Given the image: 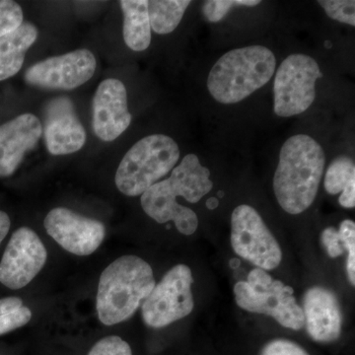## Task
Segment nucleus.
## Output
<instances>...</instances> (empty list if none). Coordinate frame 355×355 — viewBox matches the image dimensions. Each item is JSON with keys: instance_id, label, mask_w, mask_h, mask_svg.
<instances>
[{"instance_id": "1", "label": "nucleus", "mask_w": 355, "mask_h": 355, "mask_svg": "<svg viewBox=\"0 0 355 355\" xmlns=\"http://www.w3.org/2000/svg\"><path fill=\"white\" fill-rule=\"evenodd\" d=\"M210 171L200 164L196 154L184 156L172 170L171 176L154 184L141 195V207L147 216L158 223L174 221L180 233L191 235L197 231L196 212L177 202L183 197L191 203L200 202L214 188Z\"/></svg>"}, {"instance_id": "2", "label": "nucleus", "mask_w": 355, "mask_h": 355, "mask_svg": "<svg viewBox=\"0 0 355 355\" xmlns=\"http://www.w3.org/2000/svg\"><path fill=\"white\" fill-rule=\"evenodd\" d=\"M324 164L323 148L309 135H294L284 142L273 177V191L282 209L296 216L309 209L316 198Z\"/></svg>"}, {"instance_id": "3", "label": "nucleus", "mask_w": 355, "mask_h": 355, "mask_svg": "<svg viewBox=\"0 0 355 355\" xmlns=\"http://www.w3.org/2000/svg\"><path fill=\"white\" fill-rule=\"evenodd\" d=\"M155 286L151 266L137 256H123L105 268L98 286L100 321L114 326L127 321L137 312Z\"/></svg>"}, {"instance_id": "4", "label": "nucleus", "mask_w": 355, "mask_h": 355, "mask_svg": "<svg viewBox=\"0 0 355 355\" xmlns=\"http://www.w3.org/2000/svg\"><path fill=\"white\" fill-rule=\"evenodd\" d=\"M277 60L270 49L249 46L222 55L210 70L207 88L221 104L246 99L272 78Z\"/></svg>"}, {"instance_id": "5", "label": "nucleus", "mask_w": 355, "mask_h": 355, "mask_svg": "<svg viewBox=\"0 0 355 355\" xmlns=\"http://www.w3.org/2000/svg\"><path fill=\"white\" fill-rule=\"evenodd\" d=\"M179 158V146L171 137L164 135L144 137L121 161L114 178L116 188L128 197L141 196L174 169Z\"/></svg>"}, {"instance_id": "6", "label": "nucleus", "mask_w": 355, "mask_h": 355, "mask_svg": "<svg viewBox=\"0 0 355 355\" xmlns=\"http://www.w3.org/2000/svg\"><path fill=\"white\" fill-rule=\"evenodd\" d=\"M235 300L242 309L268 315L284 328L300 331L305 324L302 308L293 296V289L273 279L266 270L256 268L247 282L234 286Z\"/></svg>"}, {"instance_id": "7", "label": "nucleus", "mask_w": 355, "mask_h": 355, "mask_svg": "<svg viewBox=\"0 0 355 355\" xmlns=\"http://www.w3.org/2000/svg\"><path fill=\"white\" fill-rule=\"evenodd\" d=\"M322 72L314 58L293 53L280 64L275 74V113L282 118L304 113L314 102L315 85Z\"/></svg>"}, {"instance_id": "8", "label": "nucleus", "mask_w": 355, "mask_h": 355, "mask_svg": "<svg viewBox=\"0 0 355 355\" xmlns=\"http://www.w3.org/2000/svg\"><path fill=\"white\" fill-rule=\"evenodd\" d=\"M193 284V273L188 266L172 268L142 303L144 323L160 329L189 316L195 307Z\"/></svg>"}, {"instance_id": "9", "label": "nucleus", "mask_w": 355, "mask_h": 355, "mask_svg": "<svg viewBox=\"0 0 355 355\" xmlns=\"http://www.w3.org/2000/svg\"><path fill=\"white\" fill-rule=\"evenodd\" d=\"M231 245L238 256L257 268L272 270L280 265L282 252L254 207L241 205L231 216Z\"/></svg>"}, {"instance_id": "10", "label": "nucleus", "mask_w": 355, "mask_h": 355, "mask_svg": "<svg viewBox=\"0 0 355 355\" xmlns=\"http://www.w3.org/2000/svg\"><path fill=\"white\" fill-rule=\"evenodd\" d=\"M96 67L92 51L77 50L32 65L26 71L25 80L39 88L73 90L92 78Z\"/></svg>"}, {"instance_id": "11", "label": "nucleus", "mask_w": 355, "mask_h": 355, "mask_svg": "<svg viewBox=\"0 0 355 355\" xmlns=\"http://www.w3.org/2000/svg\"><path fill=\"white\" fill-rule=\"evenodd\" d=\"M48 253L37 233L21 227L11 236L0 261V282L21 289L32 282L46 263Z\"/></svg>"}, {"instance_id": "12", "label": "nucleus", "mask_w": 355, "mask_h": 355, "mask_svg": "<svg viewBox=\"0 0 355 355\" xmlns=\"http://www.w3.org/2000/svg\"><path fill=\"white\" fill-rule=\"evenodd\" d=\"M44 226L46 233L65 251L89 256L102 244L106 228L102 222L80 216L65 207L51 209Z\"/></svg>"}, {"instance_id": "13", "label": "nucleus", "mask_w": 355, "mask_h": 355, "mask_svg": "<svg viewBox=\"0 0 355 355\" xmlns=\"http://www.w3.org/2000/svg\"><path fill=\"white\" fill-rule=\"evenodd\" d=\"M44 142L51 155H67L80 150L86 130L79 121L73 103L67 97L51 100L44 108Z\"/></svg>"}, {"instance_id": "14", "label": "nucleus", "mask_w": 355, "mask_h": 355, "mask_svg": "<svg viewBox=\"0 0 355 355\" xmlns=\"http://www.w3.org/2000/svg\"><path fill=\"white\" fill-rule=\"evenodd\" d=\"M132 123L125 86L118 79L103 81L93 98V130L98 139L113 141Z\"/></svg>"}, {"instance_id": "15", "label": "nucleus", "mask_w": 355, "mask_h": 355, "mask_svg": "<svg viewBox=\"0 0 355 355\" xmlns=\"http://www.w3.org/2000/svg\"><path fill=\"white\" fill-rule=\"evenodd\" d=\"M43 133L41 121L33 114H23L0 125V178L11 176L25 154L36 147Z\"/></svg>"}, {"instance_id": "16", "label": "nucleus", "mask_w": 355, "mask_h": 355, "mask_svg": "<svg viewBox=\"0 0 355 355\" xmlns=\"http://www.w3.org/2000/svg\"><path fill=\"white\" fill-rule=\"evenodd\" d=\"M302 310L308 334L315 342H335L342 335V308L330 289L320 286L308 289Z\"/></svg>"}, {"instance_id": "17", "label": "nucleus", "mask_w": 355, "mask_h": 355, "mask_svg": "<svg viewBox=\"0 0 355 355\" xmlns=\"http://www.w3.org/2000/svg\"><path fill=\"white\" fill-rule=\"evenodd\" d=\"M37 38L38 29L30 22H23L0 38V81L6 80L20 71L26 53Z\"/></svg>"}, {"instance_id": "18", "label": "nucleus", "mask_w": 355, "mask_h": 355, "mask_svg": "<svg viewBox=\"0 0 355 355\" xmlns=\"http://www.w3.org/2000/svg\"><path fill=\"white\" fill-rule=\"evenodd\" d=\"M123 40L130 50L144 51L151 43V27L146 0H121Z\"/></svg>"}, {"instance_id": "19", "label": "nucleus", "mask_w": 355, "mask_h": 355, "mask_svg": "<svg viewBox=\"0 0 355 355\" xmlns=\"http://www.w3.org/2000/svg\"><path fill=\"white\" fill-rule=\"evenodd\" d=\"M190 0H151L148 1L149 22L151 29L160 35L170 34L181 22Z\"/></svg>"}, {"instance_id": "20", "label": "nucleus", "mask_w": 355, "mask_h": 355, "mask_svg": "<svg viewBox=\"0 0 355 355\" xmlns=\"http://www.w3.org/2000/svg\"><path fill=\"white\" fill-rule=\"evenodd\" d=\"M355 184V165L349 156L336 157L324 177V189L330 195L343 193L350 184Z\"/></svg>"}, {"instance_id": "21", "label": "nucleus", "mask_w": 355, "mask_h": 355, "mask_svg": "<svg viewBox=\"0 0 355 355\" xmlns=\"http://www.w3.org/2000/svg\"><path fill=\"white\" fill-rule=\"evenodd\" d=\"M31 318V310L23 306L20 298L0 299V336L25 326Z\"/></svg>"}, {"instance_id": "22", "label": "nucleus", "mask_w": 355, "mask_h": 355, "mask_svg": "<svg viewBox=\"0 0 355 355\" xmlns=\"http://www.w3.org/2000/svg\"><path fill=\"white\" fill-rule=\"evenodd\" d=\"M259 0H209L202 6V14L209 22H219L235 6H257Z\"/></svg>"}, {"instance_id": "23", "label": "nucleus", "mask_w": 355, "mask_h": 355, "mask_svg": "<svg viewBox=\"0 0 355 355\" xmlns=\"http://www.w3.org/2000/svg\"><path fill=\"white\" fill-rule=\"evenodd\" d=\"M340 244L347 251V272L350 284L355 286V223L350 219H345L338 229Z\"/></svg>"}, {"instance_id": "24", "label": "nucleus", "mask_w": 355, "mask_h": 355, "mask_svg": "<svg viewBox=\"0 0 355 355\" xmlns=\"http://www.w3.org/2000/svg\"><path fill=\"white\" fill-rule=\"evenodd\" d=\"M331 19L355 26V2L354 0H321L318 1Z\"/></svg>"}, {"instance_id": "25", "label": "nucleus", "mask_w": 355, "mask_h": 355, "mask_svg": "<svg viewBox=\"0 0 355 355\" xmlns=\"http://www.w3.org/2000/svg\"><path fill=\"white\" fill-rule=\"evenodd\" d=\"M23 10L17 2L0 0V38L19 27L24 21Z\"/></svg>"}, {"instance_id": "26", "label": "nucleus", "mask_w": 355, "mask_h": 355, "mask_svg": "<svg viewBox=\"0 0 355 355\" xmlns=\"http://www.w3.org/2000/svg\"><path fill=\"white\" fill-rule=\"evenodd\" d=\"M88 355H132L130 345L118 336H110L95 343Z\"/></svg>"}, {"instance_id": "27", "label": "nucleus", "mask_w": 355, "mask_h": 355, "mask_svg": "<svg viewBox=\"0 0 355 355\" xmlns=\"http://www.w3.org/2000/svg\"><path fill=\"white\" fill-rule=\"evenodd\" d=\"M260 355H309L298 343L284 338H277L266 343Z\"/></svg>"}, {"instance_id": "28", "label": "nucleus", "mask_w": 355, "mask_h": 355, "mask_svg": "<svg viewBox=\"0 0 355 355\" xmlns=\"http://www.w3.org/2000/svg\"><path fill=\"white\" fill-rule=\"evenodd\" d=\"M322 243L326 248L327 253L331 258H338L345 253L340 244V235L338 231L335 227H328L324 229L321 236Z\"/></svg>"}, {"instance_id": "29", "label": "nucleus", "mask_w": 355, "mask_h": 355, "mask_svg": "<svg viewBox=\"0 0 355 355\" xmlns=\"http://www.w3.org/2000/svg\"><path fill=\"white\" fill-rule=\"evenodd\" d=\"M10 225L11 221L8 214L0 210V245H1L2 241L6 239L7 234H8Z\"/></svg>"}, {"instance_id": "30", "label": "nucleus", "mask_w": 355, "mask_h": 355, "mask_svg": "<svg viewBox=\"0 0 355 355\" xmlns=\"http://www.w3.org/2000/svg\"><path fill=\"white\" fill-rule=\"evenodd\" d=\"M207 207H209V209H214L218 207V200L216 198H210L207 202Z\"/></svg>"}]
</instances>
